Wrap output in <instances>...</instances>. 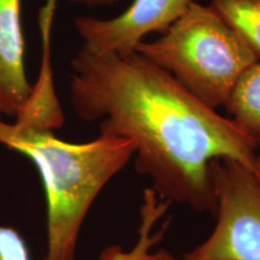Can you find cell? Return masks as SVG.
I'll list each match as a JSON object with an SVG mask.
<instances>
[{"instance_id": "6da1fadb", "label": "cell", "mask_w": 260, "mask_h": 260, "mask_svg": "<svg viewBox=\"0 0 260 260\" xmlns=\"http://www.w3.org/2000/svg\"><path fill=\"white\" fill-rule=\"evenodd\" d=\"M71 65L77 117L100 119V135L132 141L135 169L160 199L214 213L211 162L230 159L256 175L254 142L138 52L81 50Z\"/></svg>"}, {"instance_id": "7a4b0ae2", "label": "cell", "mask_w": 260, "mask_h": 260, "mask_svg": "<svg viewBox=\"0 0 260 260\" xmlns=\"http://www.w3.org/2000/svg\"><path fill=\"white\" fill-rule=\"evenodd\" d=\"M0 146L30 159L40 174L47 204L44 260H76L87 213L103 188L134 158L133 142L99 135L71 144L52 130L0 119Z\"/></svg>"}, {"instance_id": "3957f363", "label": "cell", "mask_w": 260, "mask_h": 260, "mask_svg": "<svg viewBox=\"0 0 260 260\" xmlns=\"http://www.w3.org/2000/svg\"><path fill=\"white\" fill-rule=\"evenodd\" d=\"M135 52L213 110L224 106L240 76L258 60L212 6L197 2L160 38L140 42Z\"/></svg>"}, {"instance_id": "277c9868", "label": "cell", "mask_w": 260, "mask_h": 260, "mask_svg": "<svg viewBox=\"0 0 260 260\" xmlns=\"http://www.w3.org/2000/svg\"><path fill=\"white\" fill-rule=\"evenodd\" d=\"M217 223L184 260H260V181L230 159L211 162Z\"/></svg>"}, {"instance_id": "5b68a950", "label": "cell", "mask_w": 260, "mask_h": 260, "mask_svg": "<svg viewBox=\"0 0 260 260\" xmlns=\"http://www.w3.org/2000/svg\"><path fill=\"white\" fill-rule=\"evenodd\" d=\"M195 0H133L129 8L113 18L81 16L75 28L83 40L82 50L90 53L134 52L152 32L164 34Z\"/></svg>"}, {"instance_id": "8992f818", "label": "cell", "mask_w": 260, "mask_h": 260, "mask_svg": "<svg viewBox=\"0 0 260 260\" xmlns=\"http://www.w3.org/2000/svg\"><path fill=\"white\" fill-rule=\"evenodd\" d=\"M24 47L22 0H0V116H17L31 92Z\"/></svg>"}, {"instance_id": "52a82bcc", "label": "cell", "mask_w": 260, "mask_h": 260, "mask_svg": "<svg viewBox=\"0 0 260 260\" xmlns=\"http://www.w3.org/2000/svg\"><path fill=\"white\" fill-rule=\"evenodd\" d=\"M57 0H47L41 10L40 28L44 40V58L38 82L31 87V92L23 106L15 117L16 124L29 128L56 130L64 123V113L58 100L53 84L51 65V27L56 11Z\"/></svg>"}, {"instance_id": "ba28073f", "label": "cell", "mask_w": 260, "mask_h": 260, "mask_svg": "<svg viewBox=\"0 0 260 260\" xmlns=\"http://www.w3.org/2000/svg\"><path fill=\"white\" fill-rule=\"evenodd\" d=\"M224 107L229 118L260 148V60L240 76Z\"/></svg>"}, {"instance_id": "9c48e42d", "label": "cell", "mask_w": 260, "mask_h": 260, "mask_svg": "<svg viewBox=\"0 0 260 260\" xmlns=\"http://www.w3.org/2000/svg\"><path fill=\"white\" fill-rule=\"evenodd\" d=\"M210 5L260 60V0H211Z\"/></svg>"}, {"instance_id": "30bf717a", "label": "cell", "mask_w": 260, "mask_h": 260, "mask_svg": "<svg viewBox=\"0 0 260 260\" xmlns=\"http://www.w3.org/2000/svg\"><path fill=\"white\" fill-rule=\"evenodd\" d=\"M75 4H83L87 6H106L116 4L118 0H68Z\"/></svg>"}, {"instance_id": "8fae6325", "label": "cell", "mask_w": 260, "mask_h": 260, "mask_svg": "<svg viewBox=\"0 0 260 260\" xmlns=\"http://www.w3.org/2000/svg\"><path fill=\"white\" fill-rule=\"evenodd\" d=\"M255 172H256V177H258V178H259V181H260V155H258V157H256Z\"/></svg>"}]
</instances>
